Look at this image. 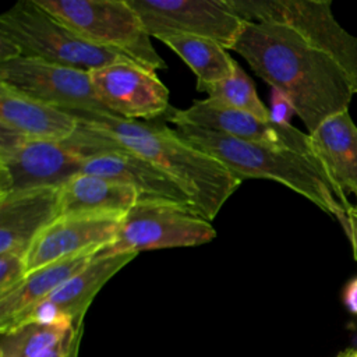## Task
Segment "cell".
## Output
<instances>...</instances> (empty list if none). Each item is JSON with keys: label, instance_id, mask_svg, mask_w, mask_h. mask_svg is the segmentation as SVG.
I'll return each mask as SVG.
<instances>
[{"label": "cell", "instance_id": "1", "mask_svg": "<svg viewBox=\"0 0 357 357\" xmlns=\"http://www.w3.org/2000/svg\"><path fill=\"white\" fill-rule=\"evenodd\" d=\"M230 50L271 88L290 98L308 134L349 109L356 95L336 61L286 25L245 21Z\"/></svg>", "mask_w": 357, "mask_h": 357}, {"label": "cell", "instance_id": "2", "mask_svg": "<svg viewBox=\"0 0 357 357\" xmlns=\"http://www.w3.org/2000/svg\"><path fill=\"white\" fill-rule=\"evenodd\" d=\"M81 126L103 135L117 148L152 162L190 197L192 208L212 222L225 202L240 187L223 163L180 138L166 126L130 120L107 112H71Z\"/></svg>", "mask_w": 357, "mask_h": 357}, {"label": "cell", "instance_id": "3", "mask_svg": "<svg viewBox=\"0 0 357 357\" xmlns=\"http://www.w3.org/2000/svg\"><path fill=\"white\" fill-rule=\"evenodd\" d=\"M176 132L185 142L218 159L240 180L268 178L298 192L335 218L347 234V211L314 155L240 141L192 126H177Z\"/></svg>", "mask_w": 357, "mask_h": 357}, {"label": "cell", "instance_id": "4", "mask_svg": "<svg viewBox=\"0 0 357 357\" xmlns=\"http://www.w3.org/2000/svg\"><path fill=\"white\" fill-rule=\"evenodd\" d=\"M0 36L17 47L20 57L82 71L116 63H135L116 50L86 40L40 7L36 0H20L4 11L0 15Z\"/></svg>", "mask_w": 357, "mask_h": 357}, {"label": "cell", "instance_id": "5", "mask_svg": "<svg viewBox=\"0 0 357 357\" xmlns=\"http://www.w3.org/2000/svg\"><path fill=\"white\" fill-rule=\"evenodd\" d=\"M86 40L116 50L155 71L167 66L151 43L138 13L127 0H36Z\"/></svg>", "mask_w": 357, "mask_h": 357}, {"label": "cell", "instance_id": "6", "mask_svg": "<svg viewBox=\"0 0 357 357\" xmlns=\"http://www.w3.org/2000/svg\"><path fill=\"white\" fill-rule=\"evenodd\" d=\"M250 22L286 25L331 56L346 73L357 95V36L333 17L331 0H227Z\"/></svg>", "mask_w": 357, "mask_h": 357}, {"label": "cell", "instance_id": "7", "mask_svg": "<svg viewBox=\"0 0 357 357\" xmlns=\"http://www.w3.org/2000/svg\"><path fill=\"white\" fill-rule=\"evenodd\" d=\"M216 230L194 208L163 199H139L123 218L116 240L103 254L194 247L212 241Z\"/></svg>", "mask_w": 357, "mask_h": 357}, {"label": "cell", "instance_id": "8", "mask_svg": "<svg viewBox=\"0 0 357 357\" xmlns=\"http://www.w3.org/2000/svg\"><path fill=\"white\" fill-rule=\"evenodd\" d=\"M81 170L82 158L64 141L26 139L0 130V197L60 188Z\"/></svg>", "mask_w": 357, "mask_h": 357}, {"label": "cell", "instance_id": "9", "mask_svg": "<svg viewBox=\"0 0 357 357\" xmlns=\"http://www.w3.org/2000/svg\"><path fill=\"white\" fill-rule=\"evenodd\" d=\"M146 32L162 40L170 35H194L219 42L227 50L237 40L244 20L227 0H127Z\"/></svg>", "mask_w": 357, "mask_h": 357}, {"label": "cell", "instance_id": "10", "mask_svg": "<svg viewBox=\"0 0 357 357\" xmlns=\"http://www.w3.org/2000/svg\"><path fill=\"white\" fill-rule=\"evenodd\" d=\"M0 84L67 112H107L98 99L89 71L17 57L0 61Z\"/></svg>", "mask_w": 357, "mask_h": 357}, {"label": "cell", "instance_id": "11", "mask_svg": "<svg viewBox=\"0 0 357 357\" xmlns=\"http://www.w3.org/2000/svg\"><path fill=\"white\" fill-rule=\"evenodd\" d=\"M98 99L113 114L151 120L167 114L169 89L151 71L135 63H116L89 71Z\"/></svg>", "mask_w": 357, "mask_h": 357}, {"label": "cell", "instance_id": "12", "mask_svg": "<svg viewBox=\"0 0 357 357\" xmlns=\"http://www.w3.org/2000/svg\"><path fill=\"white\" fill-rule=\"evenodd\" d=\"M169 120L176 126H192L240 141L287 148L304 153H312L308 134L293 126H278L251 113L241 112L216 103L211 99L195 100L187 109H172Z\"/></svg>", "mask_w": 357, "mask_h": 357}, {"label": "cell", "instance_id": "13", "mask_svg": "<svg viewBox=\"0 0 357 357\" xmlns=\"http://www.w3.org/2000/svg\"><path fill=\"white\" fill-rule=\"evenodd\" d=\"M137 255V252L103 254L100 251L86 266L63 283L47 298L21 314L0 332L25 322H71L75 326L81 325L88 307L100 289Z\"/></svg>", "mask_w": 357, "mask_h": 357}, {"label": "cell", "instance_id": "14", "mask_svg": "<svg viewBox=\"0 0 357 357\" xmlns=\"http://www.w3.org/2000/svg\"><path fill=\"white\" fill-rule=\"evenodd\" d=\"M124 215H61L46 226L26 252L28 272L88 251H103L119 233Z\"/></svg>", "mask_w": 357, "mask_h": 357}, {"label": "cell", "instance_id": "15", "mask_svg": "<svg viewBox=\"0 0 357 357\" xmlns=\"http://www.w3.org/2000/svg\"><path fill=\"white\" fill-rule=\"evenodd\" d=\"M308 137L315 159L347 211V194L357 198V126L349 109L324 120Z\"/></svg>", "mask_w": 357, "mask_h": 357}, {"label": "cell", "instance_id": "16", "mask_svg": "<svg viewBox=\"0 0 357 357\" xmlns=\"http://www.w3.org/2000/svg\"><path fill=\"white\" fill-rule=\"evenodd\" d=\"M81 172L128 184L137 190L141 199H163L192 208L190 197L176 180L152 162L123 148H113L82 160Z\"/></svg>", "mask_w": 357, "mask_h": 357}, {"label": "cell", "instance_id": "17", "mask_svg": "<svg viewBox=\"0 0 357 357\" xmlns=\"http://www.w3.org/2000/svg\"><path fill=\"white\" fill-rule=\"evenodd\" d=\"M59 216V188H38L0 197V254L26 255L36 236Z\"/></svg>", "mask_w": 357, "mask_h": 357}, {"label": "cell", "instance_id": "18", "mask_svg": "<svg viewBox=\"0 0 357 357\" xmlns=\"http://www.w3.org/2000/svg\"><path fill=\"white\" fill-rule=\"evenodd\" d=\"M79 128L75 114L0 84V130L26 139L66 141Z\"/></svg>", "mask_w": 357, "mask_h": 357}, {"label": "cell", "instance_id": "19", "mask_svg": "<svg viewBox=\"0 0 357 357\" xmlns=\"http://www.w3.org/2000/svg\"><path fill=\"white\" fill-rule=\"evenodd\" d=\"M139 199L131 185L84 172L59 188L60 216L126 215Z\"/></svg>", "mask_w": 357, "mask_h": 357}, {"label": "cell", "instance_id": "20", "mask_svg": "<svg viewBox=\"0 0 357 357\" xmlns=\"http://www.w3.org/2000/svg\"><path fill=\"white\" fill-rule=\"evenodd\" d=\"M99 252L88 251L28 272L20 284L0 296V331L21 314L47 298Z\"/></svg>", "mask_w": 357, "mask_h": 357}, {"label": "cell", "instance_id": "21", "mask_svg": "<svg viewBox=\"0 0 357 357\" xmlns=\"http://www.w3.org/2000/svg\"><path fill=\"white\" fill-rule=\"evenodd\" d=\"M81 325L75 326L71 322L17 325L0 332V357H67Z\"/></svg>", "mask_w": 357, "mask_h": 357}, {"label": "cell", "instance_id": "22", "mask_svg": "<svg viewBox=\"0 0 357 357\" xmlns=\"http://www.w3.org/2000/svg\"><path fill=\"white\" fill-rule=\"evenodd\" d=\"M170 47L197 75V86L215 84L230 77L238 64L227 49L216 40L194 35H170L163 38Z\"/></svg>", "mask_w": 357, "mask_h": 357}, {"label": "cell", "instance_id": "23", "mask_svg": "<svg viewBox=\"0 0 357 357\" xmlns=\"http://www.w3.org/2000/svg\"><path fill=\"white\" fill-rule=\"evenodd\" d=\"M198 91L205 92L208 99L220 103L223 106L251 113L262 120H269V109L261 102L255 85L250 75L236 66L233 74L215 84L197 86Z\"/></svg>", "mask_w": 357, "mask_h": 357}, {"label": "cell", "instance_id": "24", "mask_svg": "<svg viewBox=\"0 0 357 357\" xmlns=\"http://www.w3.org/2000/svg\"><path fill=\"white\" fill-rule=\"evenodd\" d=\"M26 275V255L20 252L0 254V296L20 284Z\"/></svg>", "mask_w": 357, "mask_h": 357}, {"label": "cell", "instance_id": "25", "mask_svg": "<svg viewBox=\"0 0 357 357\" xmlns=\"http://www.w3.org/2000/svg\"><path fill=\"white\" fill-rule=\"evenodd\" d=\"M296 114V107L293 105V102L290 100V98L276 89L272 88L271 89V107H269V120L273 124L278 126H291L290 120L291 117Z\"/></svg>", "mask_w": 357, "mask_h": 357}, {"label": "cell", "instance_id": "26", "mask_svg": "<svg viewBox=\"0 0 357 357\" xmlns=\"http://www.w3.org/2000/svg\"><path fill=\"white\" fill-rule=\"evenodd\" d=\"M347 225H349V230L346 236L351 244L354 259L357 261V204L351 205L347 209Z\"/></svg>", "mask_w": 357, "mask_h": 357}, {"label": "cell", "instance_id": "27", "mask_svg": "<svg viewBox=\"0 0 357 357\" xmlns=\"http://www.w3.org/2000/svg\"><path fill=\"white\" fill-rule=\"evenodd\" d=\"M343 303L349 312L357 315V276L350 279L343 289Z\"/></svg>", "mask_w": 357, "mask_h": 357}, {"label": "cell", "instance_id": "28", "mask_svg": "<svg viewBox=\"0 0 357 357\" xmlns=\"http://www.w3.org/2000/svg\"><path fill=\"white\" fill-rule=\"evenodd\" d=\"M82 333H84V324L79 326L78 333H77V336H75V340H74V343H73V347H71V350H70V353H68L67 357H78V354H79V346H81V339H82Z\"/></svg>", "mask_w": 357, "mask_h": 357}, {"label": "cell", "instance_id": "29", "mask_svg": "<svg viewBox=\"0 0 357 357\" xmlns=\"http://www.w3.org/2000/svg\"><path fill=\"white\" fill-rule=\"evenodd\" d=\"M336 357H357V349H346L340 351Z\"/></svg>", "mask_w": 357, "mask_h": 357}]
</instances>
